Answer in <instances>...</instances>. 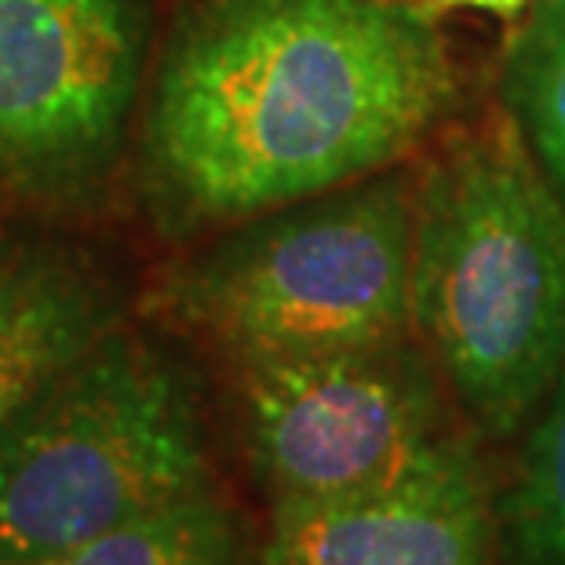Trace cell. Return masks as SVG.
<instances>
[{"instance_id":"obj_1","label":"cell","mask_w":565,"mask_h":565,"mask_svg":"<svg viewBox=\"0 0 565 565\" xmlns=\"http://www.w3.org/2000/svg\"><path fill=\"white\" fill-rule=\"evenodd\" d=\"M452 47L405 0H186L150 63L142 201L168 237L391 172L449 117Z\"/></svg>"},{"instance_id":"obj_2","label":"cell","mask_w":565,"mask_h":565,"mask_svg":"<svg viewBox=\"0 0 565 565\" xmlns=\"http://www.w3.org/2000/svg\"><path fill=\"white\" fill-rule=\"evenodd\" d=\"M408 307L478 435H519L565 369V201L508 110L416 179Z\"/></svg>"},{"instance_id":"obj_3","label":"cell","mask_w":565,"mask_h":565,"mask_svg":"<svg viewBox=\"0 0 565 565\" xmlns=\"http://www.w3.org/2000/svg\"><path fill=\"white\" fill-rule=\"evenodd\" d=\"M413 183L380 172L234 223L172 263L142 310L231 362L413 332Z\"/></svg>"},{"instance_id":"obj_4","label":"cell","mask_w":565,"mask_h":565,"mask_svg":"<svg viewBox=\"0 0 565 565\" xmlns=\"http://www.w3.org/2000/svg\"><path fill=\"white\" fill-rule=\"evenodd\" d=\"M215 489L198 372L117 324L0 435V562H38Z\"/></svg>"},{"instance_id":"obj_5","label":"cell","mask_w":565,"mask_h":565,"mask_svg":"<svg viewBox=\"0 0 565 565\" xmlns=\"http://www.w3.org/2000/svg\"><path fill=\"white\" fill-rule=\"evenodd\" d=\"M150 26V0H0V194L95 201L147 95Z\"/></svg>"},{"instance_id":"obj_6","label":"cell","mask_w":565,"mask_h":565,"mask_svg":"<svg viewBox=\"0 0 565 565\" xmlns=\"http://www.w3.org/2000/svg\"><path fill=\"white\" fill-rule=\"evenodd\" d=\"M231 365L245 449L270 503L380 486L456 435L445 380L416 332Z\"/></svg>"},{"instance_id":"obj_7","label":"cell","mask_w":565,"mask_h":565,"mask_svg":"<svg viewBox=\"0 0 565 565\" xmlns=\"http://www.w3.org/2000/svg\"><path fill=\"white\" fill-rule=\"evenodd\" d=\"M256 565H497V500L475 441L449 435L408 471L324 500L270 503Z\"/></svg>"},{"instance_id":"obj_8","label":"cell","mask_w":565,"mask_h":565,"mask_svg":"<svg viewBox=\"0 0 565 565\" xmlns=\"http://www.w3.org/2000/svg\"><path fill=\"white\" fill-rule=\"evenodd\" d=\"M125 285L88 248L0 234V435L55 376L125 324Z\"/></svg>"},{"instance_id":"obj_9","label":"cell","mask_w":565,"mask_h":565,"mask_svg":"<svg viewBox=\"0 0 565 565\" xmlns=\"http://www.w3.org/2000/svg\"><path fill=\"white\" fill-rule=\"evenodd\" d=\"M0 565H256L237 511L215 489L168 503L142 519L38 562Z\"/></svg>"},{"instance_id":"obj_10","label":"cell","mask_w":565,"mask_h":565,"mask_svg":"<svg viewBox=\"0 0 565 565\" xmlns=\"http://www.w3.org/2000/svg\"><path fill=\"white\" fill-rule=\"evenodd\" d=\"M497 565H565V369L497 500Z\"/></svg>"},{"instance_id":"obj_11","label":"cell","mask_w":565,"mask_h":565,"mask_svg":"<svg viewBox=\"0 0 565 565\" xmlns=\"http://www.w3.org/2000/svg\"><path fill=\"white\" fill-rule=\"evenodd\" d=\"M508 114L565 201V0H536L503 52Z\"/></svg>"},{"instance_id":"obj_12","label":"cell","mask_w":565,"mask_h":565,"mask_svg":"<svg viewBox=\"0 0 565 565\" xmlns=\"http://www.w3.org/2000/svg\"><path fill=\"white\" fill-rule=\"evenodd\" d=\"M536 0H424V8L430 19L452 15V11H482V15H492L500 22H514L522 19Z\"/></svg>"}]
</instances>
